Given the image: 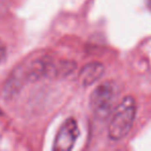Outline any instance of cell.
Listing matches in <instances>:
<instances>
[{
	"label": "cell",
	"mask_w": 151,
	"mask_h": 151,
	"mask_svg": "<svg viewBox=\"0 0 151 151\" xmlns=\"http://www.w3.org/2000/svg\"><path fill=\"white\" fill-rule=\"evenodd\" d=\"M76 64L70 60L57 61L50 55H42L27 60L16 67L4 87V94L12 96L26 82H35L44 78H61L76 70Z\"/></svg>",
	"instance_id": "cell-1"
},
{
	"label": "cell",
	"mask_w": 151,
	"mask_h": 151,
	"mask_svg": "<svg viewBox=\"0 0 151 151\" xmlns=\"http://www.w3.org/2000/svg\"><path fill=\"white\" fill-rule=\"evenodd\" d=\"M136 115V99L132 96L122 99L111 114V120L108 126V137L114 142L123 140L132 130Z\"/></svg>",
	"instance_id": "cell-2"
},
{
	"label": "cell",
	"mask_w": 151,
	"mask_h": 151,
	"mask_svg": "<svg viewBox=\"0 0 151 151\" xmlns=\"http://www.w3.org/2000/svg\"><path fill=\"white\" fill-rule=\"evenodd\" d=\"M119 85L107 80L97 85L89 96V107L93 115L99 119H107L119 103Z\"/></svg>",
	"instance_id": "cell-3"
},
{
	"label": "cell",
	"mask_w": 151,
	"mask_h": 151,
	"mask_svg": "<svg viewBox=\"0 0 151 151\" xmlns=\"http://www.w3.org/2000/svg\"><path fill=\"white\" fill-rule=\"evenodd\" d=\"M79 137V126L75 118H67L60 125L55 137L53 149L58 151H69L73 148Z\"/></svg>",
	"instance_id": "cell-4"
},
{
	"label": "cell",
	"mask_w": 151,
	"mask_h": 151,
	"mask_svg": "<svg viewBox=\"0 0 151 151\" xmlns=\"http://www.w3.org/2000/svg\"><path fill=\"white\" fill-rule=\"evenodd\" d=\"M105 66L99 61L87 63L79 73V82L82 87H89L96 83L105 73Z\"/></svg>",
	"instance_id": "cell-5"
},
{
	"label": "cell",
	"mask_w": 151,
	"mask_h": 151,
	"mask_svg": "<svg viewBox=\"0 0 151 151\" xmlns=\"http://www.w3.org/2000/svg\"><path fill=\"white\" fill-rule=\"evenodd\" d=\"M5 53H6V49H5V46L3 45V42L0 40V62H1V61L4 59Z\"/></svg>",
	"instance_id": "cell-6"
}]
</instances>
